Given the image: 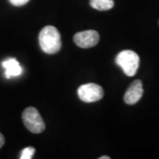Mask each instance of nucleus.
Wrapping results in <instances>:
<instances>
[{"label": "nucleus", "instance_id": "nucleus-1", "mask_svg": "<svg viewBox=\"0 0 159 159\" xmlns=\"http://www.w3.org/2000/svg\"><path fill=\"white\" fill-rule=\"evenodd\" d=\"M39 44L41 49L47 54H55L61 48L60 34L55 27L46 26L39 34Z\"/></svg>", "mask_w": 159, "mask_h": 159}, {"label": "nucleus", "instance_id": "nucleus-12", "mask_svg": "<svg viewBox=\"0 0 159 159\" xmlns=\"http://www.w3.org/2000/svg\"><path fill=\"white\" fill-rule=\"evenodd\" d=\"M111 157H105V156H102L101 157H99V159H110Z\"/></svg>", "mask_w": 159, "mask_h": 159}, {"label": "nucleus", "instance_id": "nucleus-9", "mask_svg": "<svg viewBox=\"0 0 159 159\" xmlns=\"http://www.w3.org/2000/svg\"><path fill=\"white\" fill-rule=\"evenodd\" d=\"M34 152H35V149L33 147H28V148H25L21 151L20 153V159H31L34 156Z\"/></svg>", "mask_w": 159, "mask_h": 159}, {"label": "nucleus", "instance_id": "nucleus-4", "mask_svg": "<svg viewBox=\"0 0 159 159\" xmlns=\"http://www.w3.org/2000/svg\"><path fill=\"white\" fill-rule=\"evenodd\" d=\"M78 96L82 102H97L103 97V89L98 84L88 83L81 85L78 89Z\"/></svg>", "mask_w": 159, "mask_h": 159}, {"label": "nucleus", "instance_id": "nucleus-8", "mask_svg": "<svg viewBox=\"0 0 159 159\" xmlns=\"http://www.w3.org/2000/svg\"><path fill=\"white\" fill-rule=\"evenodd\" d=\"M89 5L98 11H108L114 6L113 0H90Z\"/></svg>", "mask_w": 159, "mask_h": 159}, {"label": "nucleus", "instance_id": "nucleus-7", "mask_svg": "<svg viewBox=\"0 0 159 159\" xmlns=\"http://www.w3.org/2000/svg\"><path fill=\"white\" fill-rule=\"evenodd\" d=\"M3 67L6 69L5 75L7 79H10L11 77L19 76L22 73V68L20 66V64L17 60L13 57L8 58L2 63Z\"/></svg>", "mask_w": 159, "mask_h": 159}, {"label": "nucleus", "instance_id": "nucleus-5", "mask_svg": "<svg viewBox=\"0 0 159 159\" xmlns=\"http://www.w3.org/2000/svg\"><path fill=\"white\" fill-rule=\"evenodd\" d=\"M100 36L96 30H86L74 34V42L77 46L82 49H89L98 43Z\"/></svg>", "mask_w": 159, "mask_h": 159}, {"label": "nucleus", "instance_id": "nucleus-3", "mask_svg": "<svg viewBox=\"0 0 159 159\" xmlns=\"http://www.w3.org/2000/svg\"><path fill=\"white\" fill-rule=\"evenodd\" d=\"M22 121L25 126L33 134H41L45 129V124L39 111L34 107H28L22 113Z\"/></svg>", "mask_w": 159, "mask_h": 159}, {"label": "nucleus", "instance_id": "nucleus-10", "mask_svg": "<svg viewBox=\"0 0 159 159\" xmlns=\"http://www.w3.org/2000/svg\"><path fill=\"white\" fill-rule=\"evenodd\" d=\"M29 1V0H9V2L14 6H22L26 5Z\"/></svg>", "mask_w": 159, "mask_h": 159}, {"label": "nucleus", "instance_id": "nucleus-11", "mask_svg": "<svg viewBox=\"0 0 159 159\" xmlns=\"http://www.w3.org/2000/svg\"><path fill=\"white\" fill-rule=\"evenodd\" d=\"M4 144H5V137L0 133V148L4 146Z\"/></svg>", "mask_w": 159, "mask_h": 159}, {"label": "nucleus", "instance_id": "nucleus-6", "mask_svg": "<svg viewBox=\"0 0 159 159\" xmlns=\"http://www.w3.org/2000/svg\"><path fill=\"white\" fill-rule=\"evenodd\" d=\"M142 95H143V88H142V80H136L127 89L124 96V101L125 103L129 105L135 104L137 102L140 101Z\"/></svg>", "mask_w": 159, "mask_h": 159}, {"label": "nucleus", "instance_id": "nucleus-2", "mask_svg": "<svg viewBox=\"0 0 159 159\" xmlns=\"http://www.w3.org/2000/svg\"><path fill=\"white\" fill-rule=\"evenodd\" d=\"M116 63L119 66L125 75L132 77L136 74L139 65H140V57L136 52L125 50L121 51L116 57Z\"/></svg>", "mask_w": 159, "mask_h": 159}]
</instances>
